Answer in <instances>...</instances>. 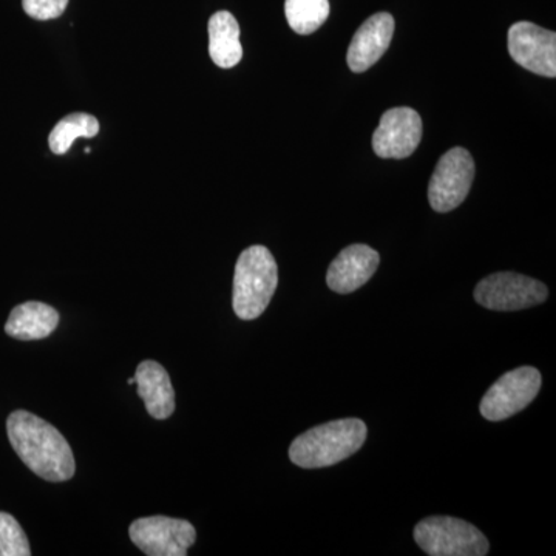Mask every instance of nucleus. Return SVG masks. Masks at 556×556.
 Listing matches in <instances>:
<instances>
[{"instance_id":"1","label":"nucleus","mask_w":556,"mask_h":556,"mask_svg":"<svg viewBox=\"0 0 556 556\" xmlns=\"http://www.w3.org/2000/svg\"><path fill=\"white\" fill-rule=\"evenodd\" d=\"M11 447L33 473L50 482H64L75 475V456L61 431L47 420L17 409L7 420Z\"/></svg>"},{"instance_id":"2","label":"nucleus","mask_w":556,"mask_h":556,"mask_svg":"<svg viewBox=\"0 0 556 556\" xmlns=\"http://www.w3.org/2000/svg\"><path fill=\"white\" fill-rule=\"evenodd\" d=\"M367 434L364 420L356 417L332 420L294 439L289 447V459L302 468L336 466L358 452L367 441Z\"/></svg>"},{"instance_id":"3","label":"nucleus","mask_w":556,"mask_h":556,"mask_svg":"<svg viewBox=\"0 0 556 556\" xmlns=\"http://www.w3.org/2000/svg\"><path fill=\"white\" fill-rule=\"evenodd\" d=\"M278 268L268 248L251 247L241 252L233 276L232 306L241 320H254L265 313L276 292Z\"/></svg>"},{"instance_id":"4","label":"nucleus","mask_w":556,"mask_h":556,"mask_svg":"<svg viewBox=\"0 0 556 556\" xmlns=\"http://www.w3.org/2000/svg\"><path fill=\"white\" fill-rule=\"evenodd\" d=\"M417 546L430 556H484L490 544L484 533L453 517H430L415 527Z\"/></svg>"},{"instance_id":"5","label":"nucleus","mask_w":556,"mask_h":556,"mask_svg":"<svg viewBox=\"0 0 556 556\" xmlns=\"http://www.w3.org/2000/svg\"><path fill=\"white\" fill-rule=\"evenodd\" d=\"M548 298L543 281L517 273H497L482 278L475 288V300L490 311H519L541 305Z\"/></svg>"},{"instance_id":"6","label":"nucleus","mask_w":556,"mask_h":556,"mask_svg":"<svg viewBox=\"0 0 556 556\" xmlns=\"http://www.w3.org/2000/svg\"><path fill=\"white\" fill-rule=\"evenodd\" d=\"M541 372L533 367H521L508 371L486 390L479 412L490 422H501L517 415L532 404L540 393Z\"/></svg>"},{"instance_id":"7","label":"nucleus","mask_w":556,"mask_h":556,"mask_svg":"<svg viewBox=\"0 0 556 556\" xmlns=\"http://www.w3.org/2000/svg\"><path fill=\"white\" fill-rule=\"evenodd\" d=\"M475 179V161L468 150H448L438 161L428 185L430 206L439 214L453 211L464 203Z\"/></svg>"},{"instance_id":"8","label":"nucleus","mask_w":556,"mask_h":556,"mask_svg":"<svg viewBox=\"0 0 556 556\" xmlns=\"http://www.w3.org/2000/svg\"><path fill=\"white\" fill-rule=\"evenodd\" d=\"M129 535L149 556H186L197 540L189 521L167 517L139 518L131 522Z\"/></svg>"},{"instance_id":"9","label":"nucleus","mask_w":556,"mask_h":556,"mask_svg":"<svg viewBox=\"0 0 556 556\" xmlns=\"http://www.w3.org/2000/svg\"><path fill=\"white\" fill-rule=\"evenodd\" d=\"M508 53L522 68L535 75L556 76V33L532 22H517L508 30Z\"/></svg>"},{"instance_id":"10","label":"nucleus","mask_w":556,"mask_h":556,"mask_svg":"<svg viewBox=\"0 0 556 556\" xmlns=\"http://www.w3.org/2000/svg\"><path fill=\"white\" fill-rule=\"evenodd\" d=\"M422 130V118L415 109L388 110L372 135V149L380 159H408L419 148Z\"/></svg>"},{"instance_id":"11","label":"nucleus","mask_w":556,"mask_h":556,"mask_svg":"<svg viewBox=\"0 0 556 556\" xmlns=\"http://www.w3.org/2000/svg\"><path fill=\"white\" fill-rule=\"evenodd\" d=\"M394 35V17L390 13L372 14L361 25L348 49V67L354 73L371 68L386 54Z\"/></svg>"},{"instance_id":"12","label":"nucleus","mask_w":556,"mask_h":556,"mask_svg":"<svg viewBox=\"0 0 556 556\" xmlns=\"http://www.w3.org/2000/svg\"><path fill=\"white\" fill-rule=\"evenodd\" d=\"M378 251L367 244H351L332 260L327 283L338 294H350L364 287L379 268Z\"/></svg>"},{"instance_id":"13","label":"nucleus","mask_w":556,"mask_h":556,"mask_svg":"<svg viewBox=\"0 0 556 556\" xmlns=\"http://www.w3.org/2000/svg\"><path fill=\"white\" fill-rule=\"evenodd\" d=\"M135 383L146 409L155 419H167L175 412V391L169 372L159 362L144 361L138 365Z\"/></svg>"},{"instance_id":"14","label":"nucleus","mask_w":556,"mask_h":556,"mask_svg":"<svg viewBox=\"0 0 556 556\" xmlns=\"http://www.w3.org/2000/svg\"><path fill=\"white\" fill-rule=\"evenodd\" d=\"M208 54L219 68H232L243 58L240 42V25L229 11L212 14L207 25Z\"/></svg>"},{"instance_id":"15","label":"nucleus","mask_w":556,"mask_h":556,"mask_svg":"<svg viewBox=\"0 0 556 556\" xmlns=\"http://www.w3.org/2000/svg\"><path fill=\"white\" fill-rule=\"evenodd\" d=\"M60 324V313L46 303L27 302L11 311L5 332L17 340L49 338Z\"/></svg>"},{"instance_id":"16","label":"nucleus","mask_w":556,"mask_h":556,"mask_svg":"<svg viewBox=\"0 0 556 556\" xmlns=\"http://www.w3.org/2000/svg\"><path fill=\"white\" fill-rule=\"evenodd\" d=\"M100 134V123L89 113H72L61 119L51 130L49 144L51 152L64 155L75 139L93 138Z\"/></svg>"},{"instance_id":"17","label":"nucleus","mask_w":556,"mask_h":556,"mask_svg":"<svg viewBox=\"0 0 556 556\" xmlns=\"http://www.w3.org/2000/svg\"><path fill=\"white\" fill-rule=\"evenodd\" d=\"M329 0H287L285 14L289 27L299 35H313L329 16Z\"/></svg>"},{"instance_id":"18","label":"nucleus","mask_w":556,"mask_h":556,"mask_svg":"<svg viewBox=\"0 0 556 556\" xmlns=\"http://www.w3.org/2000/svg\"><path fill=\"white\" fill-rule=\"evenodd\" d=\"M30 543L11 515L0 511V556H30Z\"/></svg>"},{"instance_id":"19","label":"nucleus","mask_w":556,"mask_h":556,"mask_svg":"<svg viewBox=\"0 0 556 556\" xmlns=\"http://www.w3.org/2000/svg\"><path fill=\"white\" fill-rule=\"evenodd\" d=\"M25 13L36 21H51L62 16L68 0H22Z\"/></svg>"},{"instance_id":"20","label":"nucleus","mask_w":556,"mask_h":556,"mask_svg":"<svg viewBox=\"0 0 556 556\" xmlns=\"http://www.w3.org/2000/svg\"><path fill=\"white\" fill-rule=\"evenodd\" d=\"M129 386H135V378L129 379Z\"/></svg>"}]
</instances>
